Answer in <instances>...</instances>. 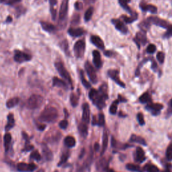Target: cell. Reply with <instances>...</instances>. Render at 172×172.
<instances>
[{"label":"cell","mask_w":172,"mask_h":172,"mask_svg":"<svg viewBox=\"0 0 172 172\" xmlns=\"http://www.w3.org/2000/svg\"><path fill=\"white\" fill-rule=\"evenodd\" d=\"M58 111L54 107H47L43 110L39 116V120L42 123H53L58 119Z\"/></svg>","instance_id":"cell-1"},{"label":"cell","mask_w":172,"mask_h":172,"mask_svg":"<svg viewBox=\"0 0 172 172\" xmlns=\"http://www.w3.org/2000/svg\"><path fill=\"white\" fill-rule=\"evenodd\" d=\"M89 97L99 109H102L106 106L105 101L107 98L101 95L98 91L94 89L91 90L89 93Z\"/></svg>","instance_id":"cell-2"},{"label":"cell","mask_w":172,"mask_h":172,"mask_svg":"<svg viewBox=\"0 0 172 172\" xmlns=\"http://www.w3.org/2000/svg\"><path fill=\"white\" fill-rule=\"evenodd\" d=\"M43 102L44 98L42 96L38 94H33L27 100L26 106L28 109L35 110L41 106Z\"/></svg>","instance_id":"cell-3"},{"label":"cell","mask_w":172,"mask_h":172,"mask_svg":"<svg viewBox=\"0 0 172 172\" xmlns=\"http://www.w3.org/2000/svg\"><path fill=\"white\" fill-rule=\"evenodd\" d=\"M55 68L57 70V71L59 72V75L63 77L64 79H66L67 81L70 85L72 84V81L71 78V76L69 75V72L67 71V70L65 69V66H64L63 64L60 62H57L55 63Z\"/></svg>","instance_id":"cell-4"},{"label":"cell","mask_w":172,"mask_h":172,"mask_svg":"<svg viewBox=\"0 0 172 172\" xmlns=\"http://www.w3.org/2000/svg\"><path fill=\"white\" fill-rule=\"evenodd\" d=\"M74 53L77 58H81L84 55L86 50V42L83 40L77 41L74 45Z\"/></svg>","instance_id":"cell-5"},{"label":"cell","mask_w":172,"mask_h":172,"mask_svg":"<svg viewBox=\"0 0 172 172\" xmlns=\"http://www.w3.org/2000/svg\"><path fill=\"white\" fill-rule=\"evenodd\" d=\"M85 69L91 82L93 83H96L97 82V77L96 71L94 69L92 65V64L89 62H86L85 64Z\"/></svg>","instance_id":"cell-6"},{"label":"cell","mask_w":172,"mask_h":172,"mask_svg":"<svg viewBox=\"0 0 172 172\" xmlns=\"http://www.w3.org/2000/svg\"><path fill=\"white\" fill-rule=\"evenodd\" d=\"M147 21L149 23L153 24L155 25L162 27V28H167V29L168 28V27L170 26L166 20H164L163 19H160L159 18H157V17H150V18L147 19Z\"/></svg>","instance_id":"cell-7"},{"label":"cell","mask_w":172,"mask_h":172,"mask_svg":"<svg viewBox=\"0 0 172 172\" xmlns=\"http://www.w3.org/2000/svg\"><path fill=\"white\" fill-rule=\"evenodd\" d=\"M36 166L34 163H20L17 166V169L21 172H31L35 170Z\"/></svg>","instance_id":"cell-8"},{"label":"cell","mask_w":172,"mask_h":172,"mask_svg":"<svg viewBox=\"0 0 172 172\" xmlns=\"http://www.w3.org/2000/svg\"><path fill=\"white\" fill-rule=\"evenodd\" d=\"M31 59V57L28 54L23 53L20 50H17L14 55V60L18 63H23L25 61H28Z\"/></svg>","instance_id":"cell-9"},{"label":"cell","mask_w":172,"mask_h":172,"mask_svg":"<svg viewBox=\"0 0 172 172\" xmlns=\"http://www.w3.org/2000/svg\"><path fill=\"white\" fill-rule=\"evenodd\" d=\"M163 106L161 104H149L146 106V109L151 112L153 115L159 114L160 111L163 109Z\"/></svg>","instance_id":"cell-10"},{"label":"cell","mask_w":172,"mask_h":172,"mask_svg":"<svg viewBox=\"0 0 172 172\" xmlns=\"http://www.w3.org/2000/svg\"><path fill=\"white\" fill-rule=\"evenodd\" d=\"M108 75L110 78L114 80L118 85H119L120 86L123 87H125L124 83L119 78V72L117 70H113V69L109 70L108 71Z\"/></svg>","instance_id":"cell-11"},{"label":"cell","mask_w":172,"mask_h":172,"mask_svg":"<svg viewBox=\"0 0 172 172\" xmlns=\"http://www.w3.org/2000/svg\"><path fill=\"white\" fill-rule=\"evenodd\" d=\"M68 5L69 0H63L59 11V18L60 20H63L66 17L68 11Z\"/></svg>","instance_id":"cell-12"},{"label":"cell","mask_w":172,"mask_h":172,"mask_svg":"<svg viewBox=\"0 0 172 172\" xmlns=\"http://www.w3.org/2000/svg\"><path fill=\"white\" fill-rule=\"evenodd\" d=\"M90 110L88 104L85 103L83 105V113H82V120L86 124H88L90 122Z\"/></svg>","instance_id":"cell-13"},{"label":"cell","mask_w":172,"mask_h":172,"mask_svg":"<svg viewBox=\"0 0 172 172\" xmlns=\"http://www.w3.org/2000/svg\"><path fill=\"white\" fill-rule=\"evenodd\" d=\"M112 22L118 30H119L123 34H126L128 32V28L124 24V23L121 22L120 20L114 19Z\"/></svg>","instance_id":"cell-14"},{"label":"cell","mask_w":172,"mask_h":172,"mask_svg":"<svg viewBox=\"0 0 172 172\" xmlns=\"http://www.w3.org/2000/svg\"><path fill=\"white\" fill-rule=\"evenodd\" d=\"M134 159L137 162L142 163L145 160V152L142 148L137 147L135 152V156H134Z\"/></svg>","instance_id":"cell-15"},{"label":"cell","mask_w":172,"mask_h":172,"mask_svg":"<svg viewBox=\"0 0 172 172\" xmlns=\"http://www.w3.org/2000/svg\"><path fill=\"white\" fill-rule=\"evenodd\" d=\"M93 61L94 65L97 68H100L102 65V59H101V55L99 51L97 50H93Z\"/></svg>","instance_id":"cell-16"},{"label":"cell","mask_w":172,"mask_h":172,"mask_svg":"<svg viewBox=\"0 0 172 172\" xmlns=\"http://www.w3.org/2000/svg\"><path fill=\"white\" fill-rule=\"evenodd\" d=\"M42 153L44 155V156H45V159L47 161H51L53 159V152L51 151L49 148L47 147V145H46L43 144L42 145Z\"/></svg>","instance_id":"cell-17"},{"label":"cell","mask_w":172,"mask_h":172,"mask_svg":"<svg viewBox=\"0 0 172 172\" xmlns=\"http://www.w3.org/2000/svg\"><path fill=\"white\" fill-rule=\"evenodd\" d=\"M91 41L94 45L97 46L100 49H104V43L103 40L101 39L99 36H92L91 37Z\"/></svg>","instance_id":"cell-18"},{"label":"cell","mask_w":172,"mask_h":172,"mask_svg":"<svg viewBox=\"0 0 172 172\" xmlns=\"http://www.w3.org/2000/svg\"><path fill=\"white\" fill-rule=\"evenodd\" d=\"M105 124V117L103 114H99L98 116L96 118V116H93V125H98L100 126H103Z\"/></svg>","instance_id":"cell-19"},{"label":"cell","mask_w":172,"mask_h":172,"mask_svg":"<svg viewBox=\"0 0 172 172\" xmlns=\"http://www.w3.org/2000/svg\"><path fill=\"white\" fill-rule=\"evenodd\" d=\"M68 33L71 36L78 37V36H81L83 35V30L82 28H71L68 30Z\"/></svg>","instance_id":"cell-20"},{"label":"cell","mask_w":172,"mask_h":172,"mask_svg":"<svg viewBox=\"0 0 172 172\" xmlns=\"http://www.w3.org/2000/svg\"><path fill=\"white\" fill-rule=\"evenodd\" d=\"M108 135L106 132H104L102 138V151H101V156H102V155H104V153L106 152L108 147Z\"/></svg>","instance_id":"cell-21"},{"label":"cell","mask_w":172,"mask_h":172,"mask_svg":"<svg viewBox=\"0 0 172 172\" xmlns=\"http://www.w3.org/2000/svg\"><path fill=\"white\" fill-rule=\"evenodd\" d=\"M15 124V120L14 117L12 114H9L8 116V123H7L5 126V130H11L12 128L14 126Z\"/></svg>","instance_id":"cell-22"},{"label":"cell","mask_w":172,"mask_h":172,"mask_svg":"<svg viewBox=\"0 0 172 172\" xmlns=\"http://www.w3.org/2000/svg\"><path fill=\"white\" fill-rule=\"evenodd\" d=\"M140 44H142V45H145L147 43V36L146 34L144 31L139 32L137 34V39Z\"/></svg>","instance_id":"cell-23"},{"label":"cell","mask_w":172,"mask_h":172,"mask_svg":"<svg viewBox=\"0 0 172 172\" xmlns=\"http://www.w3.org/2000/svg\"><path fill=\"white\" fill-rule=\"evenodd\" d=\"M40 24H41L42 28H43L44 30H45L46 32H53L54 30H55V27L54 25H53L52 24H50L49 22H40Z\"/></svg>","instance_id":"cell-24"},{"label":"cell","mask_w":172,"mask_h":172,"mask_svg":"<svg viewBox=\"0 0 172 172\" xmlns=\"http://www.w3.org/2000/svg\"><path fill=\"white\" fill-rule=\"evenodd\" d=\"M12 141V136L9 133H6L4 137H3V145H4V148L5 150L7 152L8 151L10 143H11Z\"/></svg>","instance_id":"cell-25"},{"label":"cell","mask_w":172,"mask_h":172,"mask_svg":"<svg viewBox=\"0 0 172 172\" xmlns=\"http://www.w3.org/2000/svg\"><path fill=\"white\" fill-rule=\"evenodd\" d=\"M20 102V99L18 97H14L12 98L9 99V100L7 101L6 102V106L8 108H12L18 105V104Z\"/></svg>","instance_id":"cell-26"},{"label":"cell","mask_w":172,"mask_h":172,"mask_svg":"<svg viewBox=\"0 0 172 172\" xmlns=\"http://www.w3.org/2000/svg\"><path fill=\"white\" fill-rule=\"evenodd\" d=\"M130 141H131V142L139 143L141 145H147L146 141L143 139V138L139 137V136H137V135H136V134H133V135L131 136Z\"/></svg>","instance_id":"cell-27"},{"label":"cell","mask_w":172,"mask_h":172,"mask_svg":"<svg viewBox=\"0 0 172 172\" xmlns=\"http://www.w3.org/2000/svg\"><path fill=\"white\" fill-rule=\"evenodd\" d=\"M53 84L54 86L59 87H63V88H66L67 87V83L63 81L62 79H60L58 77H55L53 79Z\"/></svg>","instance_id":"cell-28"},{"label":"cell","mask_w":172,"mask_h":172,"mask_svg":"<svg viewBox=\"0 0 172 172\" xmlns=\"http://www.w3.org/2000/svg\"><path fill=\"white\" fill-rule=\"evenodd\" d=\"M64 143H65V145L67 147L71 148L75 147L76 144V141L74 137L71 136H68L65 138V140H64Z\"/></svg>","instance_id":"cell-29"},{"label":"cell","mask_w":172,"mask_h":172,"mask_svg":"<svg viewBox=\"0 0 172 172\" xmlns=\"http://www.w3.org/2000/svg\"><path fill=\"white\" fill-rule=\"evenodd\" d=\"M141 8L143 11L150 12L152 13H156L157 11V9L156 6L153 5H147V4H141Z\"/></svg>","instance_id":"cell-30"},{"label":"cell","mask_w":172,"mask_h":172,"mask_svg":"<svg viewBox=\"0 0 172 172\" xmlns=\"http://www.w3.org/2000/svg\"><path fill=\"white\" fill-rule=\"evenodd\" d=\"M78 130L79 131L80 134H82V136L83 137H86L87 135V133H88V129H87V124L85 123H81L79 126H78Z\"/></svg>","instance_id":"cell-31"},{"label":"cell","mask_w":172,"mask_h":172,"mask_svg":"<svg viewBox=\"0 0 172 172\" xmlns=\"http://www.w3.org/2000/svg\"><path fill=\"white\" fill-rule=\"evenodd\" d=\"M119 1L120 5L122 6L124 9L126 10L127 12H130L131 15L134 14V13H133L132 11H131L130 7H129V5H128V3H129L130 1V0H119Z\"/></svg>","instance_id":"cell-32"},{"label":"cell","mask_w":172,"mask_h":172,"mask_svg":"<svg viewBox=\"0 0 172 172\" xmlns=\"http://www.w3.org/2000/svg\"><path fill=\"white\" fill-rule=\"evenodd\" d=\"M151 100V96L149 94V93H147V92L144 93L143 95L139 97V101L141 103H143V104L150 102Z\"/></svg>","instance_id":"cell-33"},{"label":"cell","mask_w":172,"mask_h":172,"mask_svg":"<svg viewBox=\"0 0 172 172\" xmlns=\"http://www.w3.org/2000/svg\"><path fill=\"white\" fill-rule=\"evenodd\" d=\"M79 75H80V78H81V80H82L83 85L85 86L86 88H90V87H91V85H90V83L86 79L85 75H84V73L82 70H80Z\"/></svg>","instance_id":"cell-34"},{"label":"cell","mask_w":172,"mask_h":172,"mask_svg":"<svg viewBox=\"0 0 172 172\" xmlns=\"http://www.w3.org/2000/svg\"><path fill=\"white\" fill-rule=\"evenodd\" d=\"M93 13V9L92 7H91V8H90L89 9H87V10L85 13V16H84V19H85L86 22L89 21V20H90V19L92 18Z\"/></svg>","instance_id":"cell-35"},{"label":"cell","mask_w":172,"mask_h":172,"mask_svg":"<svg viewBox=\"0 0 172 172\" xmlns=\"http://www.w3.org/2000/svg\"><path fill=\"white\" fill-rule=\"evenodd\" d=\"M145 170L147 172H159V169L157 166L151 164H147L145 166Z\"/></svg>","instance_id":"cell-36"},{"label":"cell","mask_w":172,"mask_h":172,"mask_svg":"<svg viewBox=\"0 0 172 172\" xmlns=\"http://www.w3.org/2000/svg\"><path fill=\"white\" fill-rule=\"evenodd\" d=\"M122 18H123L124 21L126 23H132L134 20H136L137 18V14L135 13L132 16V17H127L126 16H123Z\"/></svg>","instance_id":"cell-37"},{"label":"cell","mask_w":172,"mask_h":172,"mask_svg":"<svg viewBox=\"0 0 172 172\" xmlns=\"http://www.w3.org/2000/svg\"><path fill=\"white\" fill-rule=\"evenodd\" d=\"M126 167V169L128 170H130L131 171H138V172H139L141 171V169H140V167L139 166H137V165H134V164H133V163L127 164Z\"/></svg>","instance_id":"cell-38"},{"label":"cell","mask_w":172,"mask_h":172,"mask_svg":"<svg viewBox=\"0 0 172 172\" xmlns=\"http://www.w3.org/2000/svg\"><path fill=\"white\" fill-rule=\"evenodd\" d=\"M119 103V100H116L112 104L110 108V112L112 114H115L117 112V106Z\"/></svg>","instance_id":"cell-39"},{"label":"cell","mask_w":172,"mask_h":172,"mask_svg":"<svg viewBox=\"0 0 172 172\" xmlns=\"http://www.w3.org/2000/svg\"><path fill=\"white\" fill-rule=\"evenodd\" d=\"M70 102L73 107H75L78 104V97L75 93H71L70 96Z\"/></svg>","instance_id":"cell-40"},{"label":"cell","mask_w":172,"mask_h":172,"mask_svg":"<svg viewBox=\"0 0 172 172\" xmlns=\"http://www.w3.org/2000/svg\"><path fill=\"white\" fill-rule=\"evenodd\" d=\"M30 158L34 160L39 161L40 159H41V156H40V154L39 153L38 151L37 150H35L32 151L31 155H30Z\"/></svg>","instance_id":"cell-41"},{"label":"cell","mask_w":172,"mask_h":172,"mask_svg":"<svg viewBox=\"0 0 172 172\" xmlns=\"http://www.w3.org/2000/svg\"><path fill=\"white\" fill-rule=\"evenodd\" d=\"M69 156V153L67 152V153H63L61 157H60V161H59V164H58L59 166H61V165L65 163L66 161H67V159H68Z\"/></svg>","instance_id":"cell-42"},{"label":"cell","mask_w":172,"mask_h":172,"mask_svg":"<svg viewBox=\"0 0 172 172\" xmlns=\"http://www.w3.org/2000/svg\"><path fill=\"white\" fill-rule=\"evenodd\" d=\"M166 158L168 161L172 160V144L169 145L166 150Z\"/></svg>","instance_id":"cell-43"},{"label":"cell","mask_w":172,"mask_h":172,"mask_svg":"<svg viewBox=\"0 0 172 172\" xmlns=\"http://www.w3.org/2000/svg\"><path fill=\"white\" fill-rule=\"evenodd\" d=\"M140 26H141V29L143 30V31H145V30H147L148 29H149V22H148V21H147V22H142L141 24V25H140Z\"/></svg>","instance_id":"cell-44"},{"label":"cell","mask_w":172,"mask_h":172,"mask_svg":"<svg viewBox=\"0 0 172 172\" xmlns=\"http://www.w3.org/2000/svg\"><path fill=\"white\" fill-rule=\"evenodd\" d=\"M156 50V46L153 45V44L149 45L147 48V51L148 53H151V54L154 53Z\"/></svg>","instance_id":"cell-45"},{"label":"cell","mask_w":172,"mask_h":172,"mask_svg":"<svg viewBox=\"0 0 172 172\" xmlns=\"http://www.w3.org/2000/svg\"><path fill=\"white\" fill-rule=\"evenodd\" d=\"M137 120H138V121H139V123L140 125H144L145 120H144V116L142 113H139L137 114Z\"/></svg>","instance_id":"cell-46"},{"label":"cell","mask_w":172,"mask_h":172,"mask_svg":"<svg viewBox=\"0 0 172 172\" xmlns=\"http://www.w3.org/2000/svg\"><path fill=\"white\" fill-rule=\"evenodd\" d=\"M157 60L159 61V63H163L164 61V59H165V54L162 52L158 53L157 55Z\"/></svg>","instance_id":"cell-47"},{"label":"cell","mask_w":172,"mask_h":172,"mask_svg":"<svg viewBox=\"0 0 172 172\" xmlns=\"http://www.w3.org/2000/svg\"><path fill=\"white\" fill-rule=\"evenodd\" d=\"M59 127L61 129H65L68 126V122L66 120H61L60 122L59 123Z\"/></svg>","instance_id":"cell-48"},{"label":"cell","mask_w":172,"mask_h":172,"mask_svg":"<svg viewBox=\"0 0 172 172\" xmlns=\"http://www.w3.org/2000/svg\"><path fill=\"white\" fill-rule=\"evenodd\" d=\"M20 1H21V0H2V2H6V3H8V4H9V5L13 4V3H18Z\"/></svg>","instance_id":"cell-49"},{"label":"cell","mask_w":172,"mask_h":172,"mask_svg":"<svg viewBox=\"0 0 172 172\" xmlns=\"http://www.w3.org/2000/svg\"><path fill=\"white\" fill-rule=\"evenodd\" d=\"M166 37H170V36H172V26L170 25L167 28V33L165 35Z\"/></svg>","instance_id":"cell-50"},{"label":"cell","mask_w":172,"mask_h":172,"mask_svg":"<svg viewBox=\"0 0 172 172\" xmlns=\"http://www.w3.org/2000/svg\"><path fill=\"white\" fill-rule=\"evenodd\" d=\"M33 149H34L33 145H30V143L29 144L26 143V146H25V148H24V151H31Z\"/></svg>","instance_id":"cell-51"},{"label":"cell","mask_w":172,"mask_h":172,"mask_svg":"<svg viewBox=\"0 0 172 172\" xmlns=\"http://www.w3.org/2000/svg\"><path fill=\"white\" fill-rule=\"evenodd\" d=\"M167 113L169 115L172 114V99L170 100L169 102V106H168V110H167Z\"/></svg>","instance_id":"cell-52"},{"label":"cell","mask_w":172,"mask_h":172,"mask_svg":"<svg viewBox=\"0 0 172 172\" xmlns=\"http://www.w3.org/2000/svg\"><path fill=\"white\" fill-rule=\"evenodd\" d=\"M102 172H116V171H114V170H112V169H110V168L108 167L105 168V169H104L102 171Z\"/></svg>","instance_id":"cell-53"},{"label":"cell","mask_w":172,"mask_h":172,"mask_svg":"<svg viewBox=\"0 0 172 172\" xmlns=\"http://www.w3.org/2000/svg\"><path fill=\"white\" fill-rule=\"evenodd\" d=\"M75 7H76V8L77 9H80L81 8H82V4L81 3H79V2H77L76 3V4H75Z\"/></svg>","instance_id":"cell-54"},{"label":"cell","mask_w":172,"mask_h":172,"mask_svg":"<svg viewBox=\"0 0 172 172\" xmlns=\"http://www.w3.org/2000/svg\"><path fill=\"white\" fill-rule=\"evenodd\" d=\"M100 149V145H98V143H96L95 145H94V150L96 151H98V150Z\"/></svg>","instance_id":"cell-55"},{"label":"cell","mask_w":172,"mask_h":172,"mask_svg":"<svg viewBox=\"0 0 172 172\" xmlns=\"http://www.w3.org/2000/svg\"><path fill=\"white\" fill-rule=\"evenodd\" d=\"M119 102L120 101V102H126V100L125 98H124V97L121 96L120 95L119 96Z\"/></svg>","instance_id":"cell-56"},{"label":"cell","mask_w":172,"mask_h":172,"mask_svg":"<svg viewBox=\"0 0 172 172\" xmlns=\"http://www.w3.org/2000/svg\"><path fill=\"white\" fill-rule=\"evenodd\" d=\"M45 125H42V124H40V126H38V129L41 130H43L44 129H45Z\"/></svg>","instance_id":"cell-57"},{"label":"cell","mask_w":172,"mask_h":172,"mask_svg":"<svg viewBox=\"0 0 172 172\" xmlns=\"http://www.w3.org/2000/svg\"><path fill=\"white\" fill-rule=\"evenodd\" d=\"M104 54H105V55H106V56H108V57H110L111 55H112V53L111 52V51H106V53H104Z\"/></svg>","instance_id":"cell-58"},{"label":"cell","mask_w":172,"mask_h":172,"mask_svg":"<svg viewBox=\"0 0 172 172\" xmlns=\"http://www.w3.org/2000/svg\"><path fill=\"white\" fill-rule=\"evenodd\" d=\"M12 20V17H10V16H9L8 18V20H7V22H11Z\"/></svg>","instance_id":"cell-59"},{"label":"cell","mask_w":172,"mask_h":172,"mask_svg":"<svg viewBox=\"0 0 172 172\" xmlns=\"http://www.w3.org/2000/svg\"><path fill=\"white\" fill-rule=\"evenodd\" d=\"M37 172H45V170H44L43 169H40V170H39Z\"/></svg>","instance_id":"cell-60"},{"label":"cell","mask_w":172,"mask_h":172,"mask_svg":"<svg viewBox=\"0 0 172 172\" xmlns=\"http://www.w3.org/2000/svg\"><path fill=\"white\" fill-rule=\"evenodd\" d=\"M162 172H171L169 170H164V171H163Z\"/></svg>","instance_id":"cell-61"},{"label":"cell","mask_w":172,"mask_h":172,"mask_svg":"<svg viewBox=\"0 0 172 172\" xmlns=\"http://www.w3.org/2000/svg\"><path fill=\"white\" fill-rule=\"evenodd\" d=\"M55 172H58V171H55Z\"/></svg>","instance_id":"cell-62"}]
</instances>
